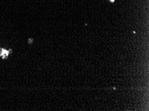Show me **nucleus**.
I'll use <instances>...</instances> for the list:
<instances>
[{"label": "nucleus", "mask_w": 149, "mask_h": 111, "mask_svg": "<svg viewBox=\"0 0 149 111\" xmlns=\"http://www.w3.org/2000/svg\"><path fill=\"white\" fill-rule=\"evenodd\" d=\"M110 1H111L112 2H114V0H110Z\"/></svg>", "instance_id": "nucleus-2"}, {"label": "nucleus", "mask_w": 149, "mask_h": 111, "mask_svg": "<svg viewBox=\"0 0 149 111\" xmlns=\"http://www.w3.org/2000/svg\"><path fill=\"white\" fill-rule=\"evenodd\" d=\"M11 51H12L11 49L8 51L5 49L0 48V57H1L2 59H7L9 55L11 53Z\"/></svg>", "instance_id": "nucleus-1"}]
</instances>
